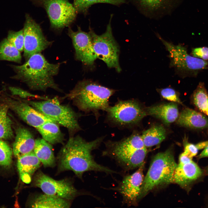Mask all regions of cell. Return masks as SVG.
Segmentation results:
<instances>
[{
	"label": "cell",
	"instance_id": "obj_1",
	"mask_svg": "<svg viewBox=\"0 0 208 208\" xmlns=\"http://www.w3.org/2000/svg\"><path fill=\"white\" fill-rule=\"evenodd\" d=\"M105 137L101 136L88 141L78 135L70 137L58 155L60 170L72 171L81 179H82L84 173L88 171L103 172L108 174L118 173L97 163L92 154V151L99 147Z\"/></svg>",
	"mask_w": 208,
	"mask_h": 208
},
{
	"label": "cell",
	"instance_id": "obj_2",
	"mask_svg": "<svg viewBox=\"0 0 208 208\" xmlns=\"http://www.w3.org/2000/svg\"><path fill=\"white\" fill-rule=\"evenodd\" d=\"M61 63L49 62L41 53L31 56L23 65H11L16 75L12 78L25 83L33 90L45 92L49 88L61 90L54 79Z\"/></svg>",
	"mask_w": 208,
	"mask_h": 208
},
{
	"label": "cell",
	"instance_id": "obj_3",
	"mask_svg": "<svg viewBox=\"0 0 208 208\" xmlns=\"http://www.w3.org/2000/svg\"><path fill=\"white\" fill-rule=\"evenodd\" d=\"M116 90L89 80L79 81L65 97L71 100L78 109L86 113L92 112L96 119L99 111L109 106V100Z\"/></svg>",
	"mask_w": 208,
	"mask_h": 208
},
{
	"label": "cell",
	"instance_id": "obj_4",
	"mask_svg": "<svg viewBox=\"0 0 208 208\" xmlns=\"http://www.w3.org/2000/svg\"><path fill=\"white\" fill-rule=\"evenodd\" d=\"M37 110L68 130L70 137L81 130L79 118L82 115L69 105L62 104L55 97L41 101L22 99Z\"/></svg>",
	"mask_w": 208,
	"mask_h": 208
},
{
	"label": "cell",
	"instance_id": "obj_5",
	"mask_svg": "<svg viewBox=\"0 0 208 208\" xmlns=\"http://www.w3.org/2000/svg\"><path fill=\"white\" fill-rule=\"evenodd\" d=\"M177 165L169 149L157 154L144 178L139 199L157 186L172 183Z\"/></svg>",
	"mask_w": 208,
	"mask_h": 208
},
{
	"label": "cell",
	"instance_id": "obj_6",
	"mask_svg": "<svg viewBox=\"0 0 208 208\" xmlns=\"http://www.w3.org/2000/svg\"><path fill=\"white\" fill-rule=\"evenodd\" d=\"M158 37L169 53L170 66L183 78L196 77L199 74L208 70V60L194 57L187 52V48L183 44L175 45L165 40L159 35Z\"/></svg>",
	"mask_w": 208,
	"mask_h": 208
},
{
	"label": "cell",
	"instance_id": "obj_7",
	"mask_svg": "<svg viewBox=\"0 0 208 208\" xmlns=\"http://www.w3.org/2000/svg\"><path fill=\"white\" fill-rule=\"evenodd\" d=\"M105 111L106 123L121 129L136 124L146 114L137 102L132 100L118 99L114 105H109Z\"/></svg>",
	"mask_w": 208,
	"mask_h": 208
},
{
	"label": "cell",
	"instance_id": "obj_8",
	"mask_svg": "<svg viewBox=\"0 0 208 208\" xmlns=\"http://www.w3.org/2000/svg\"><path fill=\"white\" fill-rule=\"evenodd\" d=\"M111 16L105 32L100 35L90 29L94 51L97 58L105 62L109 68H113L118 72L121 69L119 62V46L112 34L111 25Z\"/></svg>",
	"mask_w": 208,
	"mask_h": 208
},
{
	"label": "cell",
	"instance_id": "obj_9",
	"mask_svg": "<svg viewBox=\"0 0 208 208\" xmlns=\"http://www.w3.org/2000/svg\"><path fill=\"white\" fill-rule=\"evenodd\" d=\"M43 7L49 17L51 27L60 30L69 26L75 20L77 12L68 0H32Z\"/></svg>",
	"mask_w": 208,
	"mask_h": 208
},
{
	"label": "cell",
	"instance_id": "obj_10",
	"mask_svg": "<svg viewBox=\"0 0 208 208\" xmlns=\"http://www.w3.org/2000/svg\"><path fill=\"white\" fill-rule=\"evenodd\" d=\"M35 186L40 188L44 194L62 198L68 200H73L81 195H93L87 192H80L72 182L66 179L55 180L41 171L35 175L34 180Z\"/></svg>",
	"mask_w": 208,
	"mask_h": 208
},
{
	"label": "cell",
	"instance_id": "obj_11",
	"mask_svg": "<svg viewBox=\"0 0 208 208\" xmlns=\"http://www.w3.org/2000/svg\"><path fill=\"white\" fill-rule=\"evenodd\" d=\"M23 29V55L26 60L32 55L41 53L52 44L44 36L40 25L28 14L26 15Z\"/></svg>",
	"mask_w": 208,
	"mask_h": 208
},
{
	"label": "cell",
	"instance_id": "obj_12",
	"mask_svg": "<svg viewBox=\"0 0 208 208\" xmlns=\"http://www.w3.org/2000/svg\"><path fill=\"white\" fill-rule=\"evenodd\" d=\"M143 166L132 174L124 176L116 187L107 188L119 193L122 197V203L134 205L139 199L144 179Z\"/></svg>",
	"mask_w": 208,
	"mask_h": 208
},
{
	"label": "cell",
	"instance_id": "obj_13",
	"mask_svg": "<svg viewBox=\"0 0 208 208\" xmlns=\"http://www.w3.org/2000/svg\"><path fill=\"white\" fill-rule=\"evenodd\" d=\"M77 28L75 31L69 27L68 33L72 41L75 58L85 64L92 65L97 58L93 49L90 33L82 31L79 27Z\"/></svg>",
	"mask_w": 208,
	"mask_h": 208
},
{
	"label": "cell",
	"instance_id": "obj_14",
	"mask_svg": "<svg viewBox=\"0 0 208 208\" xmlns=\"http://www.w3.org/2000/svg\"><path fill=\"white\" fill-rule=\"evenodd\" d=\"M2 99L9 109L31 126L36 128L46 122L53 120L37 110L22 99H13L8 97H4Z\"/></svg>",
	"mask_w": 208,
	"mask_h": 208
},
{
	"label": "cell",
	"instance_id": "obj_15",
	"mask_svg": "<svg viewBox=\"0 0 208 208\" xmlns=\"http://www.w3.org/2000/svg\"><path fill=\"white\" fill-rule=\"evenodd\" d=\"M202 174L200 168L192 160L184 164H179L174 170L172 183L187 186L198 179Z\"/></svg>",
	"mask_w": 208,
	"mask_h": 208
},
{
	"label": "cell",
	"instance_id": "obj_16",
	"mask_svg": "<svg viewBox=\"0 0 208 208\" xmlns=\"http://www.w3.org/2000/svg\"><path fill=\"white\" fill-rule=\"evenodd\" d=\"M13 145V152L17 158L34 151L35 140L32 133L27 128L19 126L16 129Z\"/></svg>",
	"mask_w": 208,
	"mask_h": 208
},
{
	"label": "cell",
	"instance_id": "obj_17",
	"mask_svg": "<svg viewBox=\"0 0 208 208\" xmlns=\"http://www.w3.org/2000/svg\"><path fill=\"white\" fill-rule=\"evenodd\" d=\"M17 168L24 182H31V176L39 168L41 162L33 151L17 158Z\"/></svg>",
	"mask_w": 208,
	"mask_h": 208
},
{
	"label": "cell",
	"instance_id": "obj_18",
	"mask_svg": "<svg viewBox=\"0 0 208 208\" xmlns=\"http://www.w3.org/2000/svg\"><path fill=\"white\" fill-rule=\"evenodd\" d=\"M177 120L179 125L185 127L201 129L208 128V118L204 115L188 108L181 111Z\"/></svg>",
	"mask_w": 208,
	"mask_h": 208
},
{
	"label": "cell",
	"instance_id": "obj_19",
	"mask_svg": "<svg viewBox=\"0 0 208 208\" xmlns=\"http://www.w3.org/2000/svg\"><path fill=\"white\" fill-rule=\"evenodd\" d=\"M148 114L158 118L166 124H169L177 120L179 113L177 105L174 103L159 105L148 108Z\"/></svg>",
	"mask_w": 208,
	"mask_h": 208
},
{
	"label": "cell",
	"instance_id": "obj_20",
	"mask_svg": "<svg viewBox=\"0 0 208 208\" xmlns=\"http://www.w3.org/2000/svg\"><path fill=\"white\" fill-rule=\"evenodd\" d=\"M36 129L42 138L51 144L64 143V134L60 129L59 124L55 121L46 122Z\"/></svg>",
	"mask_w": 208,
	"mask_h": 208
},
{
	"label": "cell",
	"instance_id": "obj_21",
	"mask_svg": "<svg viewBox=\"0 0 208 208\" xmlns=\"http://www.w3.org/2000/svg\"><path fill=\"white\" fill-rule=\"evenodd\" d=\"M34 152L44 166L53 167L55 164V158L51 144L43 139L35 140Z\"/></svg>",
	"mask_w": 208,
	"mask_h": 208
},
{
	"label": "cell",
	"instance_id": "obj_22",
	"mask_svg": "<svg viewBox=\"0 0 208 208\" xmlns=\"http://www.w3.org/2000/svg\"><path fill=\"white\" fill-rule=\"evenodd\" d=\"M69 200L57 196L44 194L36 196L31 203L33 208H69Z\"/></svg>",
	"mask_w": 208,
	"mask_h": 208
},
{
	"label": "cell",
	"instance_id": "obj_23",
	"mask_svg": "<svg viewBox=\"0 0 208 208\" xmlns=\"http://www.w3.org/2000/svg\"><path fill=\"white\" fill-rule=\"evenodd\" d=\"M166 130L161 125L153 126L144 131L141 136L145 147H149L160 144L165 138Z\"/></svg>",
	"mask_w": 208,
	"mask_h": 208
},
{
	"label": "cell",
	"instance_id": "obj_24",
	"mask_svg": "<svg viewBox=\"0 0 208 208\" xmlns=\"http://www.w3.org/2000/svg\"><path fill=\"white\" fill-rule=\"evenodd\" d=\"M192 99L196 108L208 116V93L203 82L199 83L192 94Z\"/></svg>",
	"mask_w": 208,
	"mask_h": 208
},
{
	"label": "cell",
	"instance_id": "obj_25",
	"mask_svg": "<svg viewBox=\"0 0 208 208\" xmlns=\"http://www.w3.org/2000/svg\"><path fill=\"white\" fill-rule=\"evenodd\" d=\"M9 109L5 103H0V139H8L14 136L12 121L8 115Z\"/></svg>",
	"mask_w": 208,
	"mask_h": 208
},
{
	"label": "cell",
	"instance_id": "obj_26",
	"mask_svg": "<svg viewBox=\"0 0 208 208\" xmlns=\"http://www.w3.org/2000/svg\"><path fill=\"white\" fill-rule=\"evenodd\" d=\"M21 58L20 52L7 38L0 42V60L20 63Z\"/></svg>",
	"mask_w": 208,
	"mask_h": 208
},
{
	"label": "cell",
	"instance_id": "obj_27",
	"mask_svg": "<svg viewBox=\"0 0 208 208\" xmlns=\"http://www.w3.org/2000/svg\"><path fill=\"white\" fill-rule=\"evenodd\" d=\"M125 2V0H74L73 5L77 13L85 12L92 5L98 3L118 5Z\"/></svg>",
	"mask_w": 208,
	"mask_h": 208
},
{
	"label": "cell",
	"instance_id": "obj_28",
	"mask_svg": "<svg viewBox=\"0 0 208 208\" xmlns=\"http://www.w3.org/2000/svg\"><path fill=\"white\" fill-rule=\"evenodd\" d=\"M172 0H138L143 8L150 12H155L167 7Z\"/></svg>",
	"mask_w": 208,
	"mask_h": 208
},
{
	"label": "cell",
	"instance_id": "obj_29",
	"mask_svg": "<svg viewBox=\"0 0 208 208\" xmlns=\"http://www.w3.org/2000/svg\"><path fill=\"white\" fill-rule=\"evenodd\" d=\"M12 152L7 144L0 140V166L7 167L11 165Z\"/></svg>",
	"mask_w": 208,
	"mask_h": 208
},
{
	"label": "cell",
	"instance_id": "obj_30",
	"mask_svg": "<svg viewBox=\"0 0 208 208\" xmlns=\"http://www.w3.org/2000/svg\"><path fill=\"white\" fill-rule=\"evenodd\" d=\"M7 38L20 52L23 51L24 35L23 29L17 31H10Z\"/></svg>",
	"mask_w": 208,
	"mask_h": 208
},
{
	"label": "cell",
	"instance_id": "obj_31",
	"mask_svg": "<svg viewBox=\"0 0 208 208\" xmlns=\"http://www.w3.org/2000/svg\"><path fill=\"white\" fill-rule=\"evenodd\" d=\"M160 94L164 99L174 103L182 104L178 93L173 88L167 87L159 89Z\"/></svg>",
	"mask_w": 208,
	"mask_h": 208
},
{
	"label": "cell",
	"instance_id": "obj_32",
	"mask_svg": "<svg viewBox=\"0 0 208 208\" xmlns=\"http://www.w3.org/2000/svg\"><path fill=\"white\" fill-rule=\"evenodd\" d=\"M12 94L20 97L22 99H26L28 98H37L42 100L47 99V97L37 96L19 88L11 87L10 88Z\"/></svg>",
	"mask_w": 208,
	"mask_h": 208
},
{
	"label": "cell",
	"instance_id": "obj_33",
	"mask_svg": "<svg viewBox=\"0 0 208 208\" xmlns=\"http://www.w3.org/2000/svg\"><path fill=\"white\" fill-rule=\"evenodd\" d=\"M190 54L205 61L208 60V47H203L192 48Z\"/></svg>",
	"mask_w": 208,
	"mask_h": 208
},
{
	"label": "cell",
	"instance_id": "obj_34",
	"mask_svg": "<svg viewBox=\"0 0 208 208\" xmlns=\"http://www.w3.org/2000/svg\"><path fill=\"white\" fill-rule=\"evenodd\" d=\"M183 144L184 151L183 153L185 155L192 158L197 154L198 149L196 145L189 143L185 137L183 140Z\"/></svg>",
	"mask_w": 208,
	"mask_h": 208
},
{
	"label": "cell",
	"instance_id": "obj_35",
	"mask_svg": "<svg viewBox=\"0 0 208 208\" xmlns=\"http://www.w3.org/2000/svg\"><path fill=\"white\" fill-rule=\"evenodd\" d=\"M192 160V158L188 157L183 153L180 155L179 164H184L189 162Z\"/></svg>",
	"mask_w": 208,
	"mask_h": 208
},
{
	"label": "cell",
	"instance_id": "obj_36",
	"mask_svg": "<svg viewBox=\"0 0 208 208\" xmlns=\"http://www.w3.org/2000/svg\"><path fill=\"white\" fill-rule=\"evenodd\" d=\"M196 145L198 150L204 149L208 145V141L201 142Z\"/></svg>",
	"mask_w": 208,
	"mask_h": 208
},
{
	"label": "cell",
	"instance_id": "obj_37",
	"mask_svg": "<svg viewBox=\"0 0 208 208\" xmlns=\"http://www.w3.org/2000/svg\"><path fill=\"white\" fill-rule=\"evenodd\" d=\"M206 157H208V145L198 156V159Z\"/></svg>",
	"mask_w": 208,
	"mask_h": 208
},
{
	"label": "cell",
	"instance_id": "obj_38",
	"mask_svg": "<svg viewBox=\"0 0 208 208\" xmlns=\"http://www.w3.org/2000/svg\"><path fill=\"white\" fill-rule=\"evenodd\" d=\"M207 172H208V168H207Z\"/></svg>",
	"mask_w": 208,
	"mask_h": 208
}]
</instances>
